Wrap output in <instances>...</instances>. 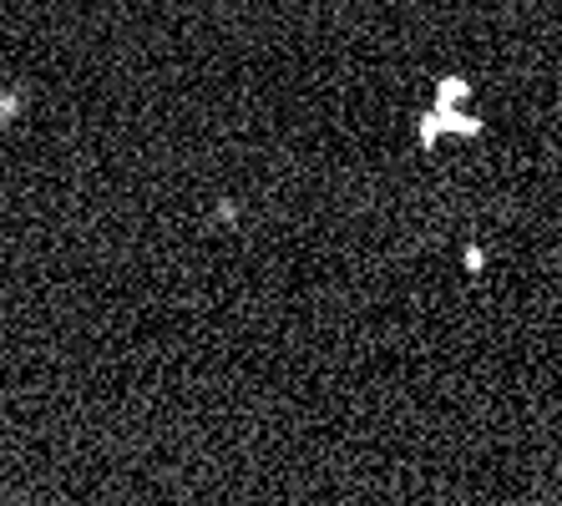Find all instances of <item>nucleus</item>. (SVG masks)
Here are the masks:
<instances>
[{
  "mask_svg": "<svg viewBox=\"0 0 562 506\" xmlns=\"http://www.w3.org/2000/svg\"><path fill=\"white\" fill-rule=\"evenodd\" d=\"M467 91L471 87L461 77H441V87H436V106L431 112H420V122H416V137H420L426 153L436 147L441 132H457V137H476V132H482V117L461 112V97H467Z\"/></svg>",
  "mask_w": 562,
  "mask_h": 506,
  "instance_id": "f257e3e1",
  "label": "nucleus"
}]
</instances>
